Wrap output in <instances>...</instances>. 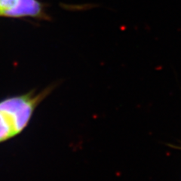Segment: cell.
I'll use <instances>...</instances> for the list:
<instances>
[{
  "mask_svg": "<svg viewBox=\"0 0 181 181\" xmlns=\"http://www.w3.org/2000/svg\"><path fill=\"white\" fill-rule=\"evenodd\" d=\"M20 0H0V17L13 18Z\"/></svg>",
  "mask_w": 181,
  "mask_h": 181,
  "instance_id": "obj_2",
  "label": "cell"
},
{
  "mask_svg": "<svg viewBox=\"0 0 181 181\" xmlns=\"http://www.w3.org/2000/svg\"><path fill=\"white\" fill-rule=\"evenodd\" d=\"M54 88L51 85L41 90H32L0 100V144L17 137L26 130L38 106Z\"/></svg>",
  "mask_w": 181,
  "mask_h": 181,
  "instance_id": "obj_1",
  "label": "cell"
}]
</instances>
